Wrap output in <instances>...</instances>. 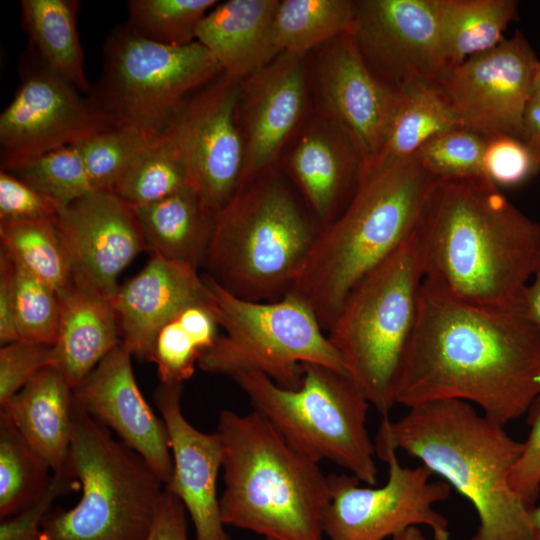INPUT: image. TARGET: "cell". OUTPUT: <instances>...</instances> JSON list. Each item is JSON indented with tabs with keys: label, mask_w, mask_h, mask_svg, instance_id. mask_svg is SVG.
Segmentation results:
<instances>
[{
	"label": "cell",
	"mask_w": 540,
	"mask_h": 540,
	"mask_svg": "<svg viewBox=\"0 0 540 540\" xmlns=\"http://www.w3.org/2000/svg\"><path fill=\"white\" fill-rule=\"evenodd\" d=\"M539 393L540 332L521 304L469 303L424 277L395 403L461 400L504 426L526 415Z\"/></svg>",
	"instance_id": "1"
},
{
	"label": "cell",
	"mask_w": 540,
	"mask_h": 540,
	"mask_svg": "<svg viewBox=\"0 0 540 540\" xmlns=\"http://www.w3.org/2000/svg\"><path fill=\"white\" fill-rule=\"evenodd\" d=\"M417 236L425 277L487 307L519 304L540 256V223L484 177L440 181Z\"/></svg>",
	"instance_id": "2"
},
{
	"label": "cell",
	"mask_w": 540,
	"mask_h": 540,
	"mask_svg": "<svg viewBox=\"0 0 540 540\" xmlns=\"http://www.w3.org/2000/svg\"><path fill=\"white\" fill-rule=\"evenodd\" d=\"M376 440L418 459L472 504L479 523L469 540H530V507L510 485L522 442L472 404L434 401L395 421L382 417Z\"/></svg>",
	"instance_id": "3"
},
{
	"label": "cell",
	"mask_w": 540,
	"mask_h": 540,
	"mask_svg": "<svg viewBox=\"0 0 540 540\" xmlns=\"http://www.w3.org/2000/svg\"><path fill=\"white\" fill-rule=\"evenodd\" d=\"M440 182L413 156L360 176L341 213L317 235L289 292L328 330L353 287L419 228Z\"/></svg>",
	"instance_id": "4"
},
{
	"label": "cell",
	"mask_w": 540,
	"mask_h": 540,
	"mask_svg": "<svg viewBox=\"0 0 540 540\" xmlns=\"http://www.w3.org/2000/svg\"><path fill=\"white\" fill-rule=\"evenodd\" d=\"M217 432L224 446V525L276 540H327L323 516L332 483L318 462L255 411H221Z\"/></svg>",
	"instance_id": "5"
},
{
	"label": "cell",
	"mask_w": 540,
	"mask_h": 540,
	"mask_svg": "<svg viewBox=\"0 0 540 540\" xmlns=\"http://www.w3.org/2000/svg\"><path fill=\"white\" fill-rule=\"evenodd\" d=\"M318 233L293 190L268 170L216 215L207 275L240 298L276 301L291 290Z\"/></svg>",
	"instance_id": "6"
},
{
	"label": "cell",
	"mask_w": 540,
	"mask_h": 540,
	"mask_svg": "<svg viewBox=\"0 0 540 540\" xmlns=\"http://www.w3.org/2000/svg\"><path fill=\"white\" fill-rule=\"evenodd\" d=\"M424 277L416 231L353 287L327 330L347 374L381 417L396 405Z\"/></svg>",
	"instance_id": "7"
},
{
	"label": "cell",
	"mask_w": 540,
	"mask_h": 540,
	"mask_svg": "<svg viewBox=\"0 0 540 540\" xmlns=\"http://www.w3.org/2000/svg\"><path fill=\"white\" fill-rule=\"evenodd\" d=\"M69 470L78 503L49 512L40 540H146L165 485L149 464L75 401Z\"/></svg>",
	"instance_id": "8"
},
{
	"label": "cell",
	"mask_w": 540,
	"mask_h": 540,
	"mask_svg": "<svg viewBox=\"0 0 540 540\" xmlns=\"http://www.w3.org/2000/svg\"><path fill=\"white\" fill-rule=\"evenodd\" d=\"M296 389L282 387L257 371L231 378L253 411L264 417L295 450L320 462L328 460L367 485H375V445L366 427L369 402L344 371L302 364Z\"/></svg>",
	"instance_id": "9"
},
{
	"label": "cell",
	"mask_w": 540,
	"mask_h": 540,
	"mask_svg": "<svg viewBox=\"0 0 540 540\" xmlns=\"http://www.w3.org/2000/svg\"><path fill=\"white\" fill-rule=\"evenodd\" d=\"M204 279L214 294L224 334L199 358L202 371L229 377L257 371L288 389L300 386L304 363L346 372L340 354L301 297L288 292L276 301H250L207 274Z\"/></svg>",
	"instance_id": "10"
},
{
	"label": "cell",
	"mask_w": 540,
	"mask_h": 540,
	"mask_svg": "<svg viewBox=\"0 0 540 540\" xmlns=\"http://www.w3.org/2000/svg\"><path fill=\"white\" fill-rule=\"evenodd\" d=\"M221 74L217 61L198 41L163 45L124 24L107 38L103 71L92 98L117 125L156 138L191 93Z\"/></svg>",
	"instance_id": "11"
},
{
	"label": "cell",
	"mask_w": 540,
	"mask_h": 540,
	"mask_svg": "<svg viewBox=\"0 0 540 540\" xmlns=\"http://www.w3.org/2000/svg\"><path fill=\"white\" fill-rule=\"evenodd\" d=\"M377 456L388 465L384 485L360 486V480L347 474H330L331 500L324 511L323 527L327 540H384L412 526H427L434 540H450L449 522L433 505L445 501L451 487L423 465L402 466L397 451L375 440Z\"/></svg>",
	"instance_id": "12"
},
{
	"label": "cell",
	"mask_w": 540,
	"mask_h": 540,
	"mask_svg": "<svg viewBox=\"0 0 540 540\" xmlns=\"http://www.w3.org/2000/svg\"><path fill=\"white\" fill-rule=\"evenodd\" d=\"M239 89L240 82L221 74L191 93L161 134L175 149L189 186L215 216L240 186L244 140Z\"/></svg>",
	"instance_id": "13"
},
{
	"label": "cell",
	"mask_w": 540,
	"mask_h": 540,
	"mask_svg": "<svg viewBox=\"0 0 540 540\" xmlns=\"http://www.w3.org/2000/svg\"><path fill=\"white\" fill-rule=\"evenodd\" d=\"M80 93L34 56L0 114L1 170L12 172L117 125L92 97Z\"/></svg>",
	"instance_id": "14"
},
{
	"label": "cell",
	"mask_w": 540,
	"mask_h": 540,
	"mask_svg": "<svg viewBox=\"0 0 540 540\" xmlns=\"http://www.w3.org/2000/svg\"><path fill=\"white\" fill-rule=\"evenodd\" d=\"M445 0L354 1L350 34L372 72L396 90L439 82L448 67L441 43Z\"/></svg>",
	"instance_id": "15"
},
{
	"label": "cell",
	"mask_w": 540,
	"mask_h": 540,
	"mask_svg": "<svg viewBox=\"0 0 540 540\" xmlns=\"http://www.w3.org/2000/svg\"><path fill=\"white\" fill-rule=\"evenodd\" d=\"M540 61L521 32L452 68L437 85L462 126L484 137H521Z\"/></svg>",
	"instance_id": "16"
},
{
	"label": "cell",
	"mask_w": 540,
	"mask_h": 540,
	"mask_svg": "<svg viewBox=\"0 0 540 540\" xmlns=\"http://www.w3.org/2000/svg\"><path fill=\"white\" fill-rule=\"evenodd\" d=\"M72 284L111 300L122 271L147 251L130 205L111 191H93L55 220Z\"/></svg>",
	"instance_id": "17"
},
{
	"label": "cell",
	"mask_w": 540,
	"mask_h": 540,
	"mask_svg": "<svg viewBox=\"0 0 540 540\" xmlns=\"http://www.w3.org/2000/svg\"><path fill=\"white\" fill-rule=\"evenodd\" d=\"M325 45L317 69L324 116L353 143L362 174L373 166L386 142L401 92L372 72L349 32Z\"/></svg>",
	"instance_id": "18"
},
{
	"label": "cell",
	"mask_w": 540,
	"mask_h": 540,
	"mask_svg": "<svg viewBox=\"0 0 540 540\" xmlns=\"http://www.w3.org/2000/svg\"><path fill=\"white\" fill-rule=\"evenodd\" d=\"M304 56L280 53L240 82L244 164L240 187L270 170L306 106Z\"/></svg>",
	"instance_id": "19"
},
{
	"label": "cell",
	"mask_w": 540,
	"mask_h": 540,
	"mask_svg": "<svg viewBox=\"0 0 540 540\" xmlns=\"http://www.w3.org/2000/svg\"><path fill=\"white\" fill-rule=\"evenodd\" d=\"M131 353L121 344L73 390L74 401L137 452L164 485L172 474L169 435L139 389Z\"/></svg>",
	"instance_id": "20"
},
{
	"label": "cell",
	"mask_w": 540,
	"mask_h": 540,
	"mask_svg": "<svg viewBox=\"0 0 540 540\" xmlns=\"http://www.w3.org/2000/svg\"><path fill=\"white\" fill-rule=\"evenodd\" d=\"M182 391L183 384L160 383L153 397L168 431L173 463L165 491L184 505L196 540H229L217 494L218 474L224 460L223 442L218 432H201L185 418Z\"/></svg>",
	"instance_id": "21"
},
{
	"label": "cell",
	"mask_w": 540,
	"mask_h": 540,
	"mask_svg": "<svg viewBox=\"0 0 540 540\" xmlns=\"http://www.w3.org/2000/svg\"><path fill=\"white\" fill-rule=\"evenodd\" d=\"M122 345L132 356L149 361L159 330L193 305H215L213 292L198 269L152 254L112 299Z\"/></svg>",
	"instance_id": "22"
},
{
	"label": "cell",
	"mask_w": 540,
	"mask_h": 540,
	"mask_svg": "<svg viewBox=\"0 0 540 540\" xmlns=\"http://www.w3.org/2000/svg\"><path fill=\"white\" fill-rule=\"evenodd\" d=\"M361 168L349 137L325 117L310 126L296 143L289 158L290 174L319 232L352 198Z\"/></svg>",
	"instance_id": "23"
},
{
	"label": "cell",
	"mask_w": 540,
	"mask_h": 540,
	"mask_svg": "<svg viewBox=\"0 0 540 540\" xmlns=\"http://www.w3.org/2000/svg\"><path fill=\"white\" fill-rule=\"evenodd\" d=\"M279 1L219 2L201 20L196 41L214 57L223 75L242 82L279 55L273 42Z\"/></svg>",
	"instance_id": "24"
},
{
	"label": "cell",
	"mask_w": 540,
	"mask_h": 540,
	"mask_svg": "<svg viewBox=\"0 0 540 540\" xmlns=\"http://www.w3.org/2000/svg\"><path fill=\"white\" fill-rule=\"evenodd\" d=\"M73 409V389L56 368L47 367L1 405L0 413L13 422L52 474L72 477L68 462Z\"/></svg>",
	"instance_id": "25"
},
{
	"label": "cell",
	"mask_w": 540,
	"mask_h": 540,
	"mask_svg": "<svg viewBox=\"0 0 540 540\" xmlns=\"http://www.w3.org/2000/svg\"><path fill=\"white\" fill-rule=\"evenodd\" d=\"M54 365L74 390L116 347L121 331L111 300L71 284L58 294Z\"/></svg>",
	"instance_id": "26"
},
{
	"label": "cell",
	"mask_w": 540,
	"mask_h": 540,
	"mask_svg": "<svg viewBox=\"0 0 540 540\" xmlns=\"http://www.w3.org/2000/svg\"><path fill=\"white\" fill-rule=\"evenodd\" d=\"M132 209L148 251L197 269L205 266L216 216L190 186Z\"/></svg>",
	"instance_id": "27"
},
{
	"label": "cell",
	"mask_w": 540,
	"mask_h": 540,
	"mask_svg": "<svg viewBox=\"0 0 540 540\" xmlns=\"http://www.w3.org/2000/svg\"><path fill=\"white\" fill-rule=\"evenodd\" d=\"M78 0H22V23L34 56L80 92L89 93L77 29Z\"/></svg>",
	"instance_id": "28"
},
{
	"label": "cell",
	"mask_w": 540,
	"mask_h": 540,
	"mask_svg": "<svg viewBox=\"0 0 540 540\" xmlns=\"http://www.w3.org/2000/svg\"><path fill=\"white\" fill-rule=\"evenodd\" d=\"M400 92L386 142L373 166L360 176L407 159L436 135L463 127L437 83L415 81Z\"/></svg>",
	"instance_id": "29"
},
{
	"label": "cell",
	"mask_w": 540,
	"mask_h": 540,
	"mask_svg": "<svg viewBox=\"0 0 540 540\" xmlns=\"http://www.w3.org/2000/svg\"><path fill=\"white\" fill-rule=\"evenodd\" d=\"M517 8L514 0H445L441 43L448 70L497 46Z\"/></svg>",
	"instance_id": "30"
},
{
	"label": "cell",
	"mask_w": 540,
	"mask_h": 540,
	"mask_svg": "<svg viewBox=\"0 0 540 540\" xmlns=\"http://www.w3.org/2000/svg\"><path fill=\"white\" fill-rule=\"evenodd\" d=\"M354 15L351 0H282L273 22V42L278 54L304 56L350 32Z\"/></svg>",
	"instance_id": "31"
},
{
	"label": "cell",
	"mask_w": 540,
	"mask_h": 540,
	"mask_svg": "<svg viewBox=\"0 0 540 540\" xmlns=\"http://www.w3.org/2000/svg\"><path fill=\"white\" fill-rule=\"evenodd\" d=\"M51 469L13 422L0 413V517H10L37 501L49 488Z\"/></svg>",
	"instance_id": "32"
},
{
	"label": "cell",
	"mask_w": 540,
	"mask_h": 540,
	"mask_svg": "<svg viewBox=\"0 0 540 540\" xmlns=\"http://www.w3.org/2000/svg\"><path fill=\"white\" fill-rule=\"evenodd\" d=\"M0 240L1 248L57 294L72 284L55 220L0 221Z\"/></svg>",
	"instance_id": "33"
},
{
	"label": "cell",
	"mask_w": 540,
	"mask_h": 540,
	"mask_svg": "<svg viewBox=\"0 0 540 540\" xmlns=\"http://www.w3.org/2000/svg\"><path fill=\"white\" fill-rule=\"evenodd\" d=\"M186 186L188 180L175 149L160 135L138 154L112 192L134 208L159 201Z\"/></svg>",
	"instance_id": "34"
},
{
	"label": "cell",
	"mask_w": 540,
	"mask_h": 540,
	"mask_svg": "<svg viewBox=\"0 0 540 540\" xmlns=\"http://www.w3.org/2000/svg\"><path fill=\"white\" fill-rule=\"evenodd\" d=\"M217 0H131L126 25L137 35L163 45L196 41V31Z\"/></svg>",
	"instance_id": "35"
},
{
	"label": "cell",
	"mask_w": 540,
	"mask_h": 540,
	"mask_svg": "<svg viewBox=\"0 0 540 540\" xmlns=\"http://www.w3.org/2000/svg\"><path fill=\"white\" fill-rule=\"evenodd\" d=\"M59 211L95 191L78 144L48 152L11 172Z\"/></svg>",
	"instance_id": "36"
},
{
	"label": "cell",
	"mask_w": 540,
	"mask_h": 540,
	"mask_svg": "<svg viewBox=\"0 0 540 540\" xmlns=\"http://www.w3.org/2000/svg\"><path fill=\"white\" fill-rule=\"evenodd\" d=\"M152 139L134 127L116 125L77 143L93 189L112 192Z\"/></svg>",
	"instance_id": "37"
},
{
	"label": "cell",
	"mask_w": 540,
	"mask_h": 540,
	"mask_svg": "<svg viewBox=\"0 0 540 540\" xmlns=\"http://www.w3.org/2000/svg\"><path fill=\"white\" fill-rule=\"evenodd\" d=\"M13 262L18 340L53 346L60 318L58 294L14 259Z\"/></svg>",
	"instance_id": "38"
},
{
	"label": "cell",
	"mask_w": 540,
	"mask_h": 540,
	"mask_svg": "<svg viewBox=\"0 0 540 540\" xmlns=\"http://www.w3.org/2000/svg\"><path fill=\"white\" fill-rule=\"evenodd\" d=\"M485 139L472 130L457 127L436 135L415 155L440 181L484 177Z\"/></svg>",
	"instance_id": "39"
},
{
	"label": "cell",
	"mask_w": 540,
	"mask_h": 540,
	"mask_svg": "<svg viewBox=\"0 0 540 540\" xmlns=\"http://www.w3.org/2000/svg\"><path fill=\"white\" fill-rule=\"evenodd\" d=\"M483 175L499 187H514L540 171L528 144L519 136L485 137Z\"/></svg>",
	"instance_id": "40"
},
{
	"label": "cell",
	"mask_w": 540,
	"mask_h": 540,
	"mask_svg": "<svg viewBox=\"0 0 540 540\" xmlns=\"http://www.w3.org/2000/svg\"><path fill=\"white\" fill-rule=\"evenodd\" d=\"M201 355L176 317L159 330L149 361L156 365L161 384H183L194 374Z\"/></svg>",
	"instance_id": "41"
},
{
	"label": "cell",
	"mask_w": 540,
	"mask_h": 540,
	"mask_svg": "<svg viewBox=\"0 0 540 540\" xmlns=\"http://www.w3.org/2000/svg\"><path fill=\"white\" fill-rule=\"evenodd\" d=\"M52 346L26 341L0 349V406L17 394L40 371L53 367Z\"/></svg>",
	"instance_id": "42"
},
{
	"label": "cell",
	"mask_w": 540,
	"mask_h": 540,
	"mask_svg": "<svg viewBox=\"0 0 540 540\" xmlns=\"http://www.w3.org/2000/svg\"><path fill=\"white\" fill-rule=\"evenodd\" d=\"M529 434L510 473V485L518 497L532 507L540 494V393L527 413Z\"/></svg>",
	"instance_id": "43"
},
{
	"label": "cell",
	"mask_w": 540,
	"mask_h": 540,
	"mask_svg": "<svg viewBox=\"0 0 540 540\" xmlns=\"http://www.w3.org/2000/svg\"><path fill=\"white\" fill-rule=\"evenodd\" d=\"M59 209L8 171L0 172V221L56 220Z\"/></svg>",
	"instance_id": "44"
},
{
	"label": "cell",
	"mask_w": 540,
	"mask_h": 540,
	"mask_svg": "<svg viewBox=\"0 0 540 540\" xmlns=\"http://www.w3.org/2000/svg\"><path fill=\"white\" fill-rule=\"evenodd\" d=\"M52 475L49 488L37 501L22 511L1 519L0 540H40L43 521L53 502L74 485V478L68 475Z\"/></svg>",
	"instance_id": "45"
},
{
	"label": "cell",
	"mask_w": 540,
	"mask_h": 540,
	"mask_svg": "<svg viewBox=\"0 0 540 540\" xmlns=\"http://www.w3.org/2000/svg\"><path fill=\"white\" fill-rule=\"evenodd\" d=\"M186 513L180 500L165 491L146 540H188Z\"/></svg>",
	"instance_id": "46"
},
{
	"label": "cell",
	"mask_w": 540,
	"mask_h": 540,
	"mask_svg": "<svg viewBox=\"0 0 540 540\" xmlns=\"http://www.w3.org/2000/svg\"><path fill=\"white\" fill-rule=\"evenodd\" d=\"M18 341L14 308V262L0 250V342L2 345Z\"/></svg>",
	"instance_id": "47"
},
{
	"label": "cell",
	"mask_w": 540,
	"mask_h": 540,
	"mask_svg": "<svg viewBox=\"0 0 540 540\" xmlns=\"http://www.w3.org/2000/svg\"><path fill=\"white\" fill-rule=\"evenodd\" d=\"M521 138L530 147L540 169V100L529 101L523 116Z\"/></svg>",
	"instance_id": "48"
},
{
	"label": "cell",
	"mask_w": 540,
	"mask_h": 540,
	"mask_svg": "<svg viewBox=\"0 0 540 540\" xmlns=\"http://www.w3.org/2000/svg\"><path fill=\"white\" fill-rule=\"evenodd\" d=\"M520 304L526 315L540 332V256L532 277L523 290Z\"/></svg>",
	"instance_id": "49"
},
{
	"label": "cell",
	"mask_w": 540,
	"mask_h": 540,
	"mask_svg": "<svg viewBox=\"0 0 540 540\" xmlns=\"http://www.w3.org/2000/svg\"><path fill=\"white\" fill-rule=\"evenodd\" d=\"M529 518L531 525L530 540H540V504L530 507Z\"/></svg>",
	"instance_id": "50"
},
{
	"label": "cell",
	"mask_w": 540,
	"mask_h": 540,
	"mask_svg": "<svg viewBox=\"0 0 540 540\" xmlns=\"http://www.w3.org/2000/svg\"><path fill=\"white\" fill-rule=\"evenodd\" d=\"M390 540H428L419 526H412L394 535Z\"/></svg>",
	"instance_id": "51"
},
{
	"label": "cell",
	"mask_w": 540,
	"mask_h": 540,
	"mask_svg": "<svg viewBox=\"0 0 540 540\" xmlns=\"http://www.w3.org/2000/svg\"><path fill=\"white\" fill-rule=\"evenodd\" d=\"M531 99L540 100V63L534 76L531 90Z\"/></svg>",
	"instance_id": "52"
},
{
	"label": "cell",
	"mask_w": 540,
	"mask_h": 540,
	"mask_svg": "<svg viewBox=\"0 0 540 540\" xmlns=\"http://www.w3.org/2000/svg\"><path fill=\"white\" fill-rule=\"evenodd\" d=\"M265 540H276V539H272V538H265Z\"/></svg>",
	"instance_id": "53"
}]
</instances>
